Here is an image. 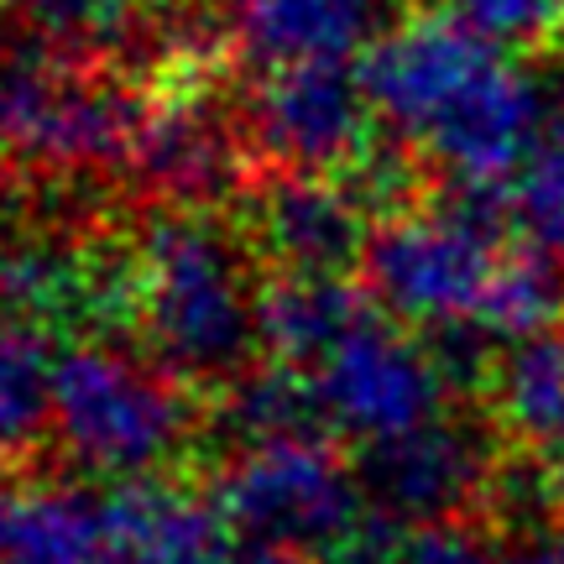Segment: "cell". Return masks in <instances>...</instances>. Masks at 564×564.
<instances>
[{"mask_svg":"<svg viewBox=\"0 0 564 564\" xmlns=\"http://www.w3.org/2000/svg\"><path fill=\"white\" fill-rule=\"evenodd\" d=\"M361 84L377 126L444 167L455 188H502L539 152L544 89L460 17L387 26L361 63Z\"/></svg>","mask_w":564,"mask_h":564,"instance_id":"cell-1","label":"cell"},{"mask_svg":"<svg viewBox=\"0 0 564 564\" xmlns=\"http://www.w3.org/2000/svg\"><path fill=\"white\" fill-rule=\"evenodd\" d=\"M241 137L246 126H236L199 89H162L158 100L137 105L121 162L162 204L204 209V204L225 199L241 178Z\"/></svg>","mask_w":564,"mask_h":564,"instance_id":"cell-10","label":"cell"},{"mask_svg":"<svg viewBox=\"0 0 564 564\" xmlns=\"http://www.w3.org/2000/svg\"><path fill=\"white\" fill-rule=\"evenodd\" d=\"M366 502L361 470H350L319 434L246 444L215 481L225 528L288 554H335L366 523Z\"/></svg>","mask_w":564,"mask_h":564,"instance_id":"cell-6","label":"cell"},{"mask_svg":"<svg viewBox=\"0 0 564 564\" xmlns=\"http://www.w3.org/2000/svg\"><path fill=\"white\" fill-rule=\"evenodd\" d=\"M105 549V497L84 486H0V564H95Z\"/></svg>","mask_w":564,"mask_h":564,"instance_id":"cell-14","label":"cell"},{"mask_svg":"<svg viewBox=\"0 0 564 564\" xmlns=\"http://www.w3.org/2000/svg\"><path fill=\"white\" fill-rule=\"evenodd\" d=\"M449 17L507 53L549 47L564 37V0H449Z\"/></svg>","mask_w":564,"mask_h":564,"instance_id":"cell-23","label":"cell"},{"mask_svg":"<svg viewBox=\"0 0 564 564\" xmlns=\"http://www.w3.org/2000/svg\"><path fill=\"white\" fill-rule=\"evenodd\" d=\"M491 413L528 460H564V329H544L502 345L491 366Z\"/></svg>","mask_w":564,"mask_h":564,"instance_id":"cell-16","label":"cell"},{"mask_svg":"<svg viewBox=\"0 0 564 564\" xmlns=\"http://www.w3.org/2000/svg\"><path fill=\"white\" fill-rule=\"evenodd\" d=\"M308 377H314L319 419L356 444L398 440L408 429L440 419L444 392L455 387L440 350L387 324L382 308L366 314L329 356L308 366Z\"/></svg>","mask_w":564,"mask_h":564,"instance_id":"cell-7","label":"cell"},{"mask_svg":"<svg viewBox=\"0 0 564 564\" xmlns=\"http://www.w3.org/2000/svg\"><path fill=\"white\" fill-rule=\"evenodd\" d=\"M335 564H497L476 544V533L465 523H392V518H377V523H361L340 549H335Z\"/></svg>","mask_w":564,"mask_h":564,"instance_id":"cell-21","label":"cell"},{"mask_svg":"<svg viewBox=\"0 0 564 564\" xmlns=\"http://www.w3.org/2000/svg\"><path fill=\"white\" fill-rule=\"evenodd\" d=\"M512 220L523 225L528 246L564 262V137L544 141L512 183Z\"/></svg>","mask_w":564,"mask_h":564,"instance_id":"cell-22","label":"cell"},{"mask_svg":"<svg viewBox=\"0 0 564 564\" xmlns=\"http://www.w3.org/2000/svg\"><path fill=\"white\" fill-rule=\"evenodd\" d=\"M392 0H230V42L262 68L350 63L387 32Z\"/></svg>","mask_w":564,"mask_h":564,"instance_id":"cell-12","label":"cell"},{"mask_svg":"<svg viewBox=\"0 0 564 564\" xmlns=\"http://www.w3.org/2000/svg\"><path fill=\"white\" fill-rule=\"evenodd\" d=\"M53 423V356L21 319H0V465L26 455Z\"/></svg>","mask_w":564,"mask_h":564,"instance_id":"cell-19","label":"cell"},{"mask_svg":"<svg viewBox=\"0 0 564 564\" xmlns=\"http://www.w3.org/2000/svg\"><path fill=\"white\" fill-rule=\"evenodd\" d=\"M95 564H236L220 507L162 481L105 491V549Z\"/></svg>","mask_w":564,"mask_h":564,"instance_id":"cell-13","label":"cell"},{"mask_svg":"<svg viewBox=\"0 0 564 564\" xmlns=\"http://www.w3.org/2000/svg\"><path fill=\"white\" fill-rule=\"evenodd\" d=\"M377 314L366 288H350L345 272H278L262 288V345L288 366H308Z\"/></svg>","mask_w":564,"mask_h":564,"instance_id":"cell-15","label":"cell"},{"mask_svg":"<svg viewBox=\"0 0 564 564\" xmlns=\"http://www.w3.org/2000/svg\"><path fill=\"white\" fill-rule=\"evenodd\" d=\"M497 564H564V523L539 528L528 544H518L512 554H502Z\"/></svg>","mask_w":564,"mask_h":564,"instance_id":"cell-24","label":"cell"},{"mask_svg":"<svg viewBox=\"0 0 564 564\" xmlns=\"http://www.w3.org/2000/svg\"><path fill=\"white\" fill-rule=\"evenodd\" d=\"M560 319H564L560 262L544 257L539 246H528L518 257H502L481 308H476V329L486 340L512 345V340H528V335H544V329H560Z\"/></svg>","mask_w":564,"mask_h":564,"instance_id":"cell-18","label":"cell"},{"mask_svg":"<svg viewBox=\"0 0 564 564\" xmlns=\"http://www.w3.org/2000/svg\"><path fill=\"white\" fill-rule=\"evenodd\" d=\"M361 209L335 173H278L251 199V241L282 272H345L371 241Z\"/></svg>","mask_w":564,"mask_h":564,"instance_id":"cell-11","label":"cell"},{"mask_svg":"<svg viewBox=\"0 0 564 564\" xmlns=\"http://www.w3.org/2000/svg\"><path fill=\"white\" fill-rule=\"evenodd\" d=\"M183 377L162 361L105 340H79L53 356V440L68 460L105 481H158L188 444L194 413Z\"/></svg>","mask_w":564,"mask_h":564,"instance_id":"cell-3","label":"cell"},{"mask_svg":"<svg viewBox=\"0 0 564 564\" xmlns=\"http://www.w3.org/2000/svg\"><path fill=\"white\" fill-rule=\"evenodd\" d=\"M371 95L345 63L267 68L246 105V141L282 173H350L371 158Z\"/></svg>","mask_w":564,"mask_h":564,"instance_id":"cell-8","label":"cell"},{"mask_svg":"<svg viewBox=\"0 0 564 564\" xmlns=\"http://www.w3.org/2000/svg\"><path fill=\"white\" fill-rule=\"evenodd\" d=\"M0 199H6V178H0Z\"/></svg>","mask_w":564,"mask_h":564,"instance_id":"cell-27","label":"cell"},{"mask_svg":"<svg viewBox=\"0 0 564 564\" xmlns=\"http://www.w3.org/2000/svg\"><path fill=\"white\" fill-rule=\"evenodd\" d=\"M0 257H6V251H0Z\"/></svg>","mask_w":564,"mask_h":564,"instance_id":"cell-28","label":"cell"},{"mask_svg":"<svg viewBox=\"0 0 564 564\" xmlns=\"http://www.w3.org/2000/svg\"><path fill=\"white\" fill-rule=\"evenodd\" d=\"M21 32L42 37L68 58H95L105 47H121L137 26L131 0H6Z\"/></svg>","mask_w":564,"mask_h":564,"instance_id":"cell-20","label":"cell"},{"mask_svg":"<svg viewBox=\"0 0 564 564\" xmlns=\"http://www.w3.org/2000/svg\"><path fill=\"white\" fill-rule=\"evenodd\" d=\"M549 116H554V137H564V79L554 89V100H549Z\"/></svg>","mask_w":564,"mask_h":564,"instance_id":"cell-26","label":"cell"},{"mask_svg":"<svg viewBox=\"0 0 564 564\" xmlns=\"http://www.w3.org/2000/svg\"><path fill=\"white\" fill-rule=\"evenodd\" d=\"M236 564H308L303 554H288V549H262V554H251V560H236Z\"/></svg>","mask_w":564,"mask_h":564,"instance_id":"cell-25","label":"cell"},{"mask_svg":"<svg viewBox=\"0 0 564 564\" xmlns=\"http://www.w3.org/2000/svg\"><path fill=\"white\" fill-rule=\"evenodd\" d=\"M366 497L382 507L392 523H460L476 502H491L497 465L486 434L460 419H429L398 440L366 444L361 455Z\"/></svg>","mask_w":564,"mask_h":564,"instance_id":"cell-9","label":"cell"},{"mask_svg":"<svg viewBox=\"0 0 564 564\" xmlns=\"http://www.w3.org/2000/svg\"><path fill=\"white\" fill-rule=\"evenodd\" d=\"M319 419V398H314V377L303 366H257L225 382L215 429L225 440H236V449L267 440H293V434H314Z\"/></svg>","mask_w":564,"mask_h":564,"instance_id":"cell-17","label":"cell"},{"mask_svg":"<svg viewBox=\"0 0 564 564\" xmlns=\"http://www.w3.org/2000/svg\"><path fill=\"white\" fill-rule=\"evenodd\" d=\"M137 105L21 26H0V158L37 173H95L126 158Z\"/></svg>","mask_w":564,"mask_h":564,"instance_id":"cell-5","label":"cell"},{"mask_svg":"<svg viewBox=\"0 0 564 564\" xmlns=\"http://www.w3.org/2000/svg\"><path fill=\"white\" fill-rule=\"evenodd\" d=\"M137 324L147 345L183 382H230L262 345V288L251 251L209 209L167 204L147 220L131 251Z\"/></svg>","mask_w":564,"mask_h":564,"instance_id":"cell-2","label":"cell"},{"mask_svg":"<svg viewBox=\"0 0 564 564\" xmlns=\"http://www.w3.org/2000/svg\"><path fill=\"white\" fill-rule=\"evenodd\" d=\"M502 257L497 188H455L444 204L398 209L371 225L361 278L387 319L444 335L476 324Z\"/></svg>","mask_w":564,"mask_h":564,"instance_id":"cell-4","label":"cell"}]
</instances>
